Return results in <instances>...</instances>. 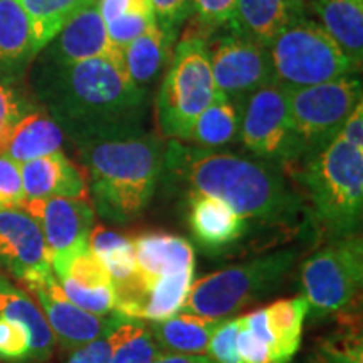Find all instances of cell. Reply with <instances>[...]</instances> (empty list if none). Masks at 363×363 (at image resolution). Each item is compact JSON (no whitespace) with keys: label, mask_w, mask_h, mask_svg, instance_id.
Wrapping results in <instances>:
<instances>
[{"label":"cell","mask_w":363,"mask_h":363,"mask_svg":"<svg viewBox=\"0 0 363 363\" xmlns=\"http://www.w3.org/2000/svg\"><path fill=\"white\" fill-rule=\"evenodd\" d=\"M240 326V316L238 318H222L220 325L217 326L207 352L212 360L217 363H240L235 350V338H238Z\"/></svg>","instance_id":"cell-38"},{"label":"cell","mask_w":363,"mask_h":363,"mask_svg":"<svg viewBox=\"0 0 363 363\" xmlns=\"http://www.w3.org/2000/svg\"><path fill=\"white\" fill-rule=\"evenodd\" d=\"M110 342L104 335L88 345L76 348L67 363H110Z\"/></svg>","instance_id":"cell-42"},{"label":"cell","mask_w":363,"mask_h":363,"mask_svg":"<svg viewBox=\"0 0 363 363\" xmlns=\"http://www.w3.org/2000/svg\"><path fill=\"white\" fill-rule=\"evenodd\" d=\"M136 266L145 286L195 266V251L189 239L169 233H145L133 239Z\"/></svg>","instance_id":"cell-20"},{"label":"cell","mask_w":363,"mask_h":363,"mask_svg":"<svg viewBox=\"0 0 363 363\" xmlns=\"http://www.w3.org/2000/svg\"><path fill=\"white\" fill-rule=\"evenodd\" d=\"M89 2L91 0H19L30 22L38 52Z\"/></svg>","instance_id":"cell-31"},{"label":"cell","mask_w":363,"mask_h":363,"mask_svg":"<svg viewBox=\"0 0 363 363\" xmlns=\"http://www.w3.org/2000/svg\"><path fill=\"white\" fill-rule=\"evenodd\" d=\"M242 103L217 93L199 115L185 142L201 148H224L240 140Z\"/></svg>","instance_id":"cell-25"},{"label":"cell","mask_w":363,"mask_h":363,"mask_svg":"<svg viewBox=\"0 0 363 363\" xmlns=\"http://www.w3.org/2000/svg\"><path fill=\"white\" fill-rule=\"evenodd\" d=\"M179 34L165 30L157 21L123 49L125 69L131 81L140 88H147L158 79L169 66Z\"/></svg>","instance_id":"cell-22"},{"label":"cell","mask_w":363,"mask_h":363,"mask_svg":"<svg viewBox=\"0 0 363 363\" xmlns=\"http://www.w3.org/2000/svg\"><path fill=\"white\" fill-rule=\"evenodd\" d=\"M62 291L81 310L96 316H108L115 313L116 294L113 286L106 288H84L71 279H59Z\"/></svg>","instance_id":"cell-35"},{"label":"cell","mask_w":363,"mask_h":363,"mask_svg":"<svg viewBox=\"0 0 363 363\" xmlns=\"http://www.w3.org/2000/svg\"><path fill=\"white\" fill-rule=\"evenodd\" d=\"M235 350L240 363H272L271 350L264 342H261L252 331L244 325L240 316V326L238 338H235Z\"/></svg>","instance_id":"cell-41"},{"label":"cell","mask_w":363,"mask_h":363,"mask_svg":"<svg viewBox=\"0 0 363 363\" xmlns=\"http://www.w3.org/2000/svg\"><path fill=\"white\" fill-rule=\"evenodd\" d=\"M108 38L120 51L155 22L150 0H98Z\"/></svg>","instance_id":"cell-29"},{"label":"cell","mask_w":363,"mask_h":363,"mask_svg":"<svg viewBox=\"0 0 363 363\" xmlns=\"http://www.w3.org/2000/svg\"><path fill=\"white\" fill-rule=\"evenodd\" d=\"M152 363H217L207 355H172L160 353Z\"/></svg>","instance_id":"cell-44"},{"label":"cell","mask_w":363,"mask_h":363,"mask_svg":"<svg viewBox=\"0 0 363 363\" xmlns=\"http://www.w3.org/2000/svg\"><path fill=\"white\" fill-rule=\"evenodd\" d=\"M110 363H152L160 355L147 321L118 313V320L110 333Z\"/></svg>","instance_id":"cell-30"},{"label":"cell","mask_w":363,"mask_h":363,"mask_svg":"<svg viewBox=\"0 0 363 363\" xmlns=\"http://www.w3.org/2000/svg\"><path fill=\"white\" fill-rule=\"evenodd\" d=\"M308 16L305 0H238L227 26L262 45Z\"/></svg>","instance_id":"cell-18"},{"label":"cell","mask_w":363,"mask_h":363,"mask_svg":"<svg viewBox=\"0 0 363 363\" xmlns=\"http://www.w3.org/2000/svg\"><path fill=\"white\" fill-rule=\"evenodd\" d=\"M0 316L11 318L29 326L33 331L39 363L52 357L56 338L39 305H35L29 293L16 286L11 279L0 274Z\"/></svg>","instance_id":"cell-26"},{"label":"cell","mask_w":363,"mask_h":363,"mask_svg":"<svg viewBox=\"0 0 363 363\" xmlns=\"http://www.w3.org/2000/svg\"><path fill=\"white\" fill-rule=\"evenodd\" d=\"M0 360L7 363H39L29 326L0 316Z\"/></svg>","instance_id":"cell-33"},{"label":"cell","mask_w":363,"mask_h":363,"mask_svg":"<svg viewBox=\"0 0 363 363\" xmlns=\"http://www.w3.org/2000/svg\"><path fill=\"white\" fill-rule=\"evenodd\" d=\"M222 318H207L180 313L163 321H147L162 353L202 355Z\"/></svg>","instance_id":"cell-23"},{"label":"cell","mask_w":363,"mask_h":363,"mask_svg":"<svg viewBox=\"0 0 363 363\" xmlns=\"http://www.w3.org/2000/svg\"><path fill=\"white\" fill-rule=\"evenodd\" d=\"M267 51L276 83L288 89L321 84L360 71L310 16L286 27L267 45Z\"/></svg>","instance_id":"cell-7"},{"label":"cell","mask_w":363,"mask_h":363,"mask_svg":"<svg viewBox=\"0 0 363 363\" xmlns=\"http://www.w3.org/2000/svg\"><path fill=\"white\" fill-rule=\"evenodd\" d=\"M363 283L362 234L330 239L303 261L299 286L313 323L340 315L355 301Z\"/></svg>","instance_id":"cell-8"},{"label":"cell","mask_w":363,"mask_h":363,"mask_svg":"<svg viewBox=\"0 0 363 363\" xmlns=\"http://www.w3.org/2000/svg\"><path fill=\"white\" fill-rule=\"evenodd\" d=\"M0 269L21 283L52 271L43 230L24 208H0Z\"/></svg>","instance_id":"cell-14"},{"label":"cell","mask_w":363,"mask_h":363,"mask_svg":"<svg viewBox=\"0 0 363 363\" xmlns=\"http://www.w3.org/2000/svg\"><path fill=\"white\" fill-rule=\"evenodd\" d=\"M187 222L195 242L212 254L235 246L249 229V222L233 207L203 194H189Z\"/></svg>","instance_id":"cell-16"},{"label":"cell","mask_w":363,"mask_h":363,"mask_svg":"<svg viewBox=\"0 0 363 363\" xmlns=\"http://www.w3.org/2000/svg\"><path fill=\"white\" fill-rule=\"evenodd\" d=\"M203 40L217 93L244 104L254 91L276 83L266 45L249 39L229 26L214 30Z\"/></svg>","instance_id":"cell-11"},{"label":"cell","mask_w":363,"mask_h":363,"mask_svg":"<svg viewBox=\"0 0 363 363\" xmlns=\"http://www.w3.org/2000/svg\"><path fill=\"white\" fill-rule=\"evenodd\" d=\"M320 24L357 67L363 61V0H305Z\"/></svg>","instance_id":"cell-21"},{"label":"cell","mask_w":363,"mask_h":363,"mask_svg":"<svg viewBox=\"0 0 363 363\" xmlns=\"http://www.w3.org/2000/svg\"><path fill=\"white\" fill-rule=\"evenodd\" d=\"M298 256L296 247L279 249L194 279L182 313L207 318L234 315L276 291Z\"/></svg>","instance_id":"cell-5"},{"label":"cell","mask_w":363,"mask_h":363,"mask_svg":"<svg viewBox=\"0 0 363 363\" xmlns=\"http://www.w3.org/2000/svg\"><path fill=\"white\" fill-rule=\"evenodd\" d=\"M22 208L43 230L54 276H59L76 254L89 247L94 208L81 199H30Z\"/></svg>","instance_id":"cell-12"},{"label":"cell","mask_w":363,"mask_h":363,"mask_svg":"<svg viewBox=\"0 0 363 363\" xmlns=\"http://www.w3.org/2000/svg\"><path fill=\"white\" fill-rule=\"evenodd\" d=\"M254 157L288 169L299 160L288 91L271 83L249 94L242 104L240 140Z\"/></svg>","instance_id":"cell-10"},{"label":"cell","mask_w":363,"mask_h":363,"mask_svg":"<svg viewBox=\"0 0 363 363\" xmlns=\"http://www.w3.org/2000/svg\"><path fill=\"white\" fill-rule=\"evenodd\" d=\"M29 99L12 84L0 83V155L7 147L13 128L27 113L33 111Z\"/></svg>","instance_id":"cell-37"},{"label":"cell","mask_w":363,"mask_h":363,"mask_svg":"<svg viewBox=\"0 0 363 363\" xmlns=\"http://www.w3.org/2000/svg\"><path fill=\"white\" fill-rule=\"evenodd\" d=\"M306 363H363L362 333L345 328L318 340Z\"/></svg>","instance_id":"cell-32"},{"label":"cell","mask_w":363,"mask_h":363,"mask_svg":"<svg viewBox=\"0 0 363 363\" xmlns=\"http://www.w3.org/2000/svg\"><path fill=\"white\" fill-rule=\"evenodd\" d=\"M89 180L93 208L111 224H128L152 202L163 172L165 143L145 133L76 145Z\"/></svg>","instance_id":"cell-3"},{"label":"cell","mask_w":363,"mask_h":363,"mask_svg":"<svg viewBox=\"0 0 363 363\" xmlns=\"http://www.w3.org/2000/svg\"><path fill=\"white\" fill-rule=\"evenodd\" d=\"M340 136L347 140L348 143L355 145V147L363 148V103L360 101L355 106V110L350 113L347 118L345 125L340 130Z\"/></svg>","instance_id":"cell-43"},{"label":"cell","mask_w":363,"mask_h":363,"mask_svg":"<svg viewBox=\"0 0 363 363\" xmlns=\"http://www.w3.org/2000/svg\"><path fill=\"white\" fill-rule=\"evenodd\" d=\"M94 57H111L123 62V51L113 45L108 38L98 0H91L81 9L35 56L52 65H72Z\"/></svg>","instance_id":"cell-15"},{"label":"cell","mask_w":363,"mask_h":363,"mask_svg":"<svg viewBox=\"0 0 363 363\" xmlns=\"http://www.w3.org/2000/svg\"><path fill=\"white\" fill-rule=\"evenodd\" d=\"M238 0H190V17L185 30L206 39L208 34L227 26Z\"/></svg>","instance_id":"cell-34"},{"label":"cell","mask_w":363,"mask_h":363,"mask_svg":"<svg viewBox=\"0 0 363 363\" xmlns=\"http://www.w3.org/2000/svg\"><path fill=\"white\" fill-rule=\"evenodd\" d=\"M65 143L61 126L44 110H33L13 128L2 155L22 163L59 152Z\"/></svg>","instance_id":"cell-24"},{"label":"cell","mask_w":363,"mask_h":363,"mask_svg":"<svg viewBox=\"0 0 363 363\" xmlns=\"http://www.w3.org/2000/svg\"><path fill=\"white\" fill-rule=\"evenodd\" d=\"M162 179L189 194L219 199L262 227L293 229L308 219L306 203L283 167L251 153L172 140L165 145Z\"/></svg>","instance_id":"cell-2"},{"label":"cell","mask_w":363,"mask_h":363,"mask_svg":"<svg viewBox=\"0 0 363 363\" xmlns=\"http://www.w3.org/2000/svg\"><path fill=\"white\" fill-rule=\"evenodd\" d=\"M286 91L299 145L298 162H301L323 150L340 133L347 118L362 101V79L357 74H347L321 84Z\"/></svg>","instance_id":"cell-9"},{"label":"cell","mask_w":363,"mask_h":363,"mask_svg":"<svg viewBox=\"0 0 363 363\" xmlns=\"http://www.w3.org/2000/svg\"><path fill=\"white\" fill-rule=\"evenodd\" d=\"M264 310L267 325L274 338L276 363H291L301 347L303 325L308 315L305 298L278 299Z\"/></svg>","instance_id":"cell-28"},{"label":"cell","mask_w":363,"mask_h":363,"mask_svg":"<svg viewBox=\"0 0 363 363\" xmlns=\"http://www.w3.org/2000/svg\"><path fill=\"white\" fill-rule=\"evenodd\" d=\"M56 279H71L84 288H106L113 286L111 276L103 262L94 256L93 251L88 247L86 251L76 254L67 262L65 271L56 276Z\"/></svg>","instance_id":"cell-36"},{"label":"cell","mask_w":363,"mask_h":363,"mask_svg":"<svg viewBox=\"0 0 363 363\" xmlns=\"http://www.w3.org/2000/svg\"><path fill=\"white\" fill-rule=\"evenodd\" d=\"M30 78L44 111L74 145L145 133L147 89L131 81L125 62L94 57L52 65L35 59Z\"/></svg>","instance_id":"cell-1"},{"label":"cell","mask_w":363,"mask_h":363,"mask_svg":"<svg viewBox=\"0 0 363 363\" xmlns=\"http://www.w3.org/2000/svg\"><path fill=\"white\" fill-rule=\"evenodd\" d=\"M38 54L30 22L19 0H0V83H16Z\"/></svg>","instance_id":"cell-19"},{"label":"cell","mask_w":363,"mask_h":363,"mask_svg":"<svg viewBox=\"0 0 363 363\" xmlns=\"http://www.w3.org/2000/svg\"><path fill=\"white\" fill-rule=\"evenodd\" d=\"M26 199H81L88 201L89 189L83 169L59 152L21 165Z\"/></svg>","instance_id":"cell-17"},{"label":"cell","mask_w":363,"mask_h":363,"mask_svg":"<svg viewBox=\"0 0 363 363\" xmlns=\"http://www.w3.org/2000/svg\"><path fill=\"white\" fill-rule=\"evenodd\" d=\"M216 94L206 40L185 30L175 44L157 94V123L162 136L185 142L199 115Z\"/></svg>","instance_id":"cell-6"},{"label":"cell","mask_w":363,"mask_h":363,"mask_svg":"<svg viewBox=\"0 0 363 363\" xmlns=\"http://www.w3.org/2000/svg\"><path fill=\"white\" fill-rule=\"evenodd\" d=\"M24 288L38 299L40 311L51 326L54 338L65 350H72L88 345L111 331L118 320V313L96 316L81 310L62 291L54 272L26 281Z\"/></svg>","instance_id":"cell-13"},{"label":"cell","mask_w":363,"mask_h":363,"mask_svg":"<svg viewBox=\"0 0 363 363\" xmlns=\"http://www.w3.org/2000/svg\"><path fill=\"white\" fill-rule=\"evenodd\" d=\"M26 201L21 165L0 155V208H22Z\"/></svg>","instance_id":"cell-39"},{"label":"cell","mask_w":363,"mask_h":363,"mask_svg":"<svg viewBox=\"0 0 363 363\" xmlns=\"http://www.w3.org/2000/svg\"><path fill=\"white\" fill-rule=\"evenodd\" d=\"M157 24L165 30L180 33L190 17V0H150Z\"/></svg>","instance_id":"cell-40"},{"label":"cell","mask_w":363,"mask_h":363,"mask_svg":"<svg viewBox=\"0 0 363 363\" xmlns=\"http://www.w3.org/2000/svg\"><path fill=\"white\" fill-rule=\"evenodd\" d=\"M284 172L296 182L308 219L326 239L360 234L363 148L337 135L323 150Z\"/></svg>","instance_id":"cell-4"},{"label":"cell","mask_w":363,"mask_h":363,"mask_svg":"<svg viewBox=\"0 0 363 363\" xmlns=\"http://www.w3.org/2000/svg\"><path fill=\"white\" fill-rule=\"evenodd\" d=\"M195 279V266L175 274L162 276L148 286L131 318L143 321H163L179 315Z\"/></svg>","instance_id":"cell-27"}]
</instances>
